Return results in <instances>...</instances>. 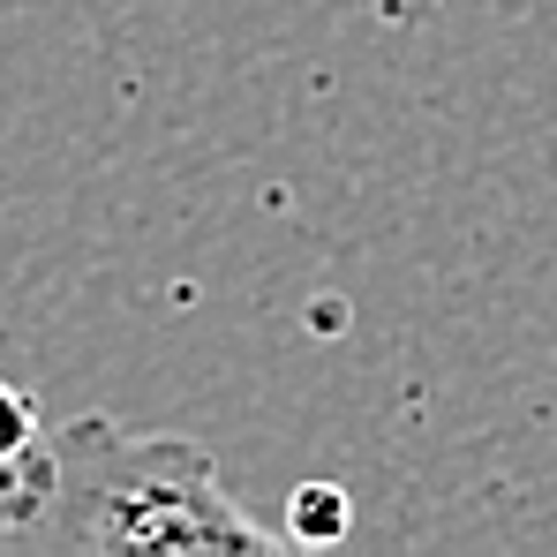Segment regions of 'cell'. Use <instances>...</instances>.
<instances>
[{"mask_svg": "<svg viewBox=\"0 0 557 557\" xmlns=\"http://www.w3.org/2000/svg\"><path fill=\"white\" fill-rule=\"evenodd\" d=\"M286 535H294V543H339V535H347V490H332V482L294 490Z\"/></svg>", "mask_w": 557, "mask_h": 557, "instance_id": "cell-3", "label": "cell"}, {"mask_svg": "<svg viewBox=\"0 0 557 557\" xmlns=\"http://www.w3.org/2000/svg\"><path fill=\"white\" fill-rule=\"evenodd\" d=\"M53 497L23 550H264V520H249L219 460L174 430H121L106 414H76L53 437Z\"/></svg>", "mask_w": 557, "mask_h": 557, "instance_id": "cell-1", "label": "cell"}, {"mask_svg": "<svg viewBox=\"0 0 557 557\" xmlns=\"http://www.w3.org/2000/svg\"><path fill=\"white\" fill-rule=\"evenodd\" d=\"M53 497V445H23V453H0V543H23L38 528Z\"/></svg>", "mask_w": 557, "mask_h": 557, "instance_id": "cell-2", "label": "cell"}, {"mask_svg": "<svg viewBox=\"0 0 557 557\" xmlns=\"http://www.w3.org/2000/svg\"><path fill=\"white\" fill-rule=\"evenodd\" d=\"M370 8L384 15V23H430V15H437L445 0H370Z\"/></svg>", "mask_w": 557, "mask_h": 557, "instance_id": "cell-5", "label": "cell"}, {"mask_svg": "<svg viewBox=\"0 0 557 557\" xmlns=\"http://www.w3.org/2000/svg\"><path fill=\"white\" fill-rule=\"evenodd\" d=\"M46 430H38V407H30V392H15L8 376H0V453H23V445H38Z\"/></svg>", "mask_w": 557, "mask_h": 557, "instance_id": "cell-4", "label": "cell"}]
</instances>
